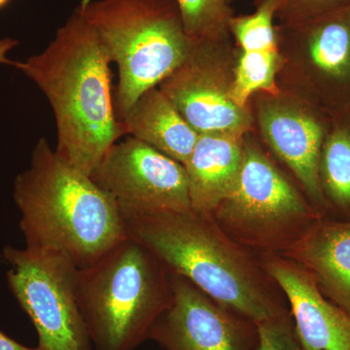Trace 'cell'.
Wrapping results in <instances>:
<instances>
[{
  "mask_svg": "<svg viewBox=\"0 0 350 350\" xmlns=\"http://www.w3.org/2000/svg\"><path fill=\"white\" fill-rule=\"evenodd\" d=\"M90 176L124 215L192 209L185 167L133 137L113 144Z\"/></svg>",
  "mask_w": 350,
  "mask_h": 350,
  "instance_id": "10",
  "label": "cell"
},
{
  "mask_svg": "<svg viewBox=\"0 0 350 350\" xmlns=\"http://www.w3.org/2000/svg\"><path fill=\"white\" fill-rule=\"evenodd\" d=\"M276 29L282 91L319 110L330 90L350 84V6Z\"/></svg>",
  "mask_w": 350,
  "mask_h": 350,
  "instance_id": "9",
  "label": "cell"
},
{
  "mask_svg": "<svg viewBox=\"0 0 350 350\" xmlns=\"http://www.w3.org/2000/svg\"><path fill=\"white\" fill-rule=\"evenodd\" d=\"M184 29L195 43L232 39L230 20L234 11L229 0H175Z\"/></svg>",
  "mask_w": 350,
  "mask_h": 350,
  "instance_id": "18",
  "label": "cell"
},
{
  "mask_svg": "<svg viewBox=\"0 0 350 350\" xmlns=\"http://www.w3.org/2000/svg\"><path fill=\"white\" fill-rule=\"evenodd\" d=\"M319 180L327 211L350 221V128L338 126L327 133L319 162Z\"/></svg>",
  "mask_w": 350,
  "mask_h": 350,
  "instance_id": "17",
  "label": "cell"
},
{
  "mask_svg": "<svg viewBox=\"0 0 350 350\" xmlns=\"http://www.w3.org/2000/svg\"><path fill=\"white\" fill-rule=\"evenodd\" d=\"M105 46L76 7L47 47L12 66L49 101L56 120L57 156L91 175L113 144L125 137L117 118Z\"/></svg>",
  "mask_w": 350,
  "mask_h": 350,
  "instance_id": "1",
  "label": "cell"
},
{
  "mask_svg": "<svg viewBox=\"0 0 350 350\" xmlns=\"http://www.w3.org/2000/svg\"><path fill=\"white\" fill-rule=\"evenodd\" d=\"M282 256L308 269L322 294L350 315V221L320 219Z\"/></svg>",
  "mask_w": 350,
  "mask_h": 350,
  "instance_id": "14",
  "label": "cell"
},
{
  "mask_svg": "<svg viewBox=\"0 0 350 350\" xmlns=\"http://www.w3.org/2000/svg\"><path fill=\"white\" fill-rule=\"evenodd\" d=\"M18 40L11 38H0V64L12 66L13 61L9 59L8 54L17 47Z\"/></svg>",
  "mask_w": 350,
  "mask_h": 350,
  "instance_id": "21",
  "label": "cell"
},
{
  "mask_svg": "<svg viewBox=\"0 0 350 350\" xmlns=\"http://www.w3.org/2000/svg\"><path fill=\"white\" fill-rule=\"evenodd\" d=\"M172 301L149 336L165 350H254L257 324L170 273Z\"/></svg>",
  "mask_w": 350,
  "mask_h": 350,
  "instance_id": "12",
  "label": "cell"
},
{
  "mask_svg": "<svg viewBox=\"0 0 350 350\" xmlns=\"http://www.w3.org/2000/svg\"><path fill=\"white\" fill-rule=\"evenodd\" d=\"M12 1V0H0V10H2V9L5 8L7 5H8L10 2Z\"/></svg>",
  "mask_w": 350,
  "mask_h": 350,
  "instance_id": "23",
  "label": "cell"
},
{
  "mask_svg": "<svg viewBox=\"0 0 350 350\" xmlns=\"http://www.w3.org/2000/svg\"><path fill=\"white\" fill-rule=\"evenodd\" d=\"M243 137L224 133L199 135L184 165L193 211L211 214L234 191L243 163Z\"/></svg>",
  "mask_w": 350,
  "mask_h": 350,
  "instance_id": "15",
  "label": "cell"
},
{
  "mask_svg": "<svg viewBox=\"0 0 350 350\" xmlns=\"http://www.w3.org/2000/svg\"><path fill=\"white\" fill-rule=\"evenodd\" d=\"M252 100L254 121L271 155L286 167L312 206L325 216L319 162L328 131L319 109L280 89L256 94Z\"/></svg>",
  "mask_w": 350,
  "mask_h": 350,
  "instance_id": "11",
  "label": "cell"
},
{
  "mask_svg": "<svg viewBox=\"0 0 350 350\" xmlns=\"http://www.w3.org/2000/svg\"><path fill=\"white\" fill-rule=\"evenodd\" d=\"M0 350H36V349L20 344L19 342L13 340L12 338L9 337L0 330Z\"/></svg>",
  "mask_w": 350,
  "mask_h": 350,
  "instance_id": "22",
  "label": "cell"
},
{
  "mask_svg": "<svg viewBox=\"0 0 350 350\" xmlns=\"http://www.w3.org/2000/svg\"><path fill=\"white\" fill-rule=\"evenodd\" d=\"M76 290L94 350H135L172 301L169 271L130 237L78 269Z\"/></svg>",
  "mask_w": 350,
  "mask_h": 350,
  "instance_id": "4",
  "label": "cell"
},
{
  "mask_svg": "<svg viewBox=\"0 0 350 350\" xmlns=\"http://www.w3.org/2000/svg\"><path fill=\"white\" fill-rule=\"evenodd\" d=\"M237 48L232 39L193 44L185 61L159 84L189 125L199 135L244 137L252 131L250 107L232 98Z\"/></svg>",
  "mask_w": 350,
  "mask_h": 350,
  "instance_id": "8",
  "label": "cell"
},
{
  "mask_svg": "<svg viewBox=\"0 0 350 350\" xmlns=\"http://www.w3.org/2000/svg\"><path fill=\"white\" fill-rule=\"evenodd\" d=\"M258 340L254 350H303L291 313L257 324Z\"/></svg>",
  "mask_w": 350,
  "mask_h": 350,
  "instance_id": "20",
  "label": "cell"
},
{
  "mask_svg": "<svg viewBox=\"0 0 350 350\" xmlns=\"http://www.w3.org/2000/svg\"><path fill=\"white\" fill-rule=\"evenodd\" d=\"M125 135L185 165L199 133L159 89L145 92L121 121Z\"/></svg>",
  "mask_w": 350,
  "mask_h": 350,
  "instance_id": "16",
  "label": "cell"
},
{
  "mask_svg": "<svg viewBox=\"0 0 350 350\" xmlns=\"http://www.w3.org/2000/svg\"><path fill=\"white\" fill-rule=\"evenodd\" d=\"M278 25H296L350 6V0H278Z\"/></svg>",
  "mask_w": 350,
  "mask_h": 350,
  "instance_id": "19",
  "label": "cell"
},
{
  "mask_svg": "<svg viewBox=\"0 0 350 350\" xmlns=\"http://www.w3.org/2000/svg\"><path fill=\"white\" fill-rule=\"evenodd\" d=\"M234 241L259 256L283 255L325 216L250 133L234 191L211 213Z\"/></svg>",
  "mask_w": 350,
  "mask_h": 350,
  "instance_id": "6",
  "label": "cell"
},
{
  "mask_svg": "<svg viewBox=\"0 0 350 350\" xmlns=\"http://www.w3.org/2000/svg\"><path fill=\"white\" fill-rule=\"evenodd\" d=\"M126 234L170 273L258 324L290 312L284 294L256 253L234 241L209 213L124 215Z\"/></svg>",
  "mask_w": 350,
  "mask_h": 350,
  "instance_id": "2",
  "label": "cell"
},
{
  "mask_svg": "<svg viewBox=\"0 0 350 350\" xmlns=\"http://www.w3.org/2000/svg\"><path fill=\"white\" fill-rule=\"evenodd\" d=\"M230 1V3H231V2L234 1V0H229Z\"/></svg>",
  "mask_w": 350,
  "mask_h": 350,
  "instance_id": "24",
  "label": "cell"
},
{
  "mask_svg": "<svg viewBox=\"0 0 350 350\" xmlns=\"http://www.w3.org/2000/svg\"><path fill=\"white\" fill-rule=\"evenodd\" d=\"M13 199L25 247L63 253L78 269L92 266L128 237L111 196L64 162L44 137L14 180Z\"/></svg>",
  "mask_w": 350,
  "mask_h": 350,
  "instance_id": "3",
  "label": "cell"
},
{
  "mask_svg": "<svg viewBox=\"0 0 350 350\" xmlns=\"http://www.w3.org/2000/svg\"><path fill=\"white\" fill-rule=\"evenodd\" d=\"M260 258L284 294L301 349L350 350V315L322 294L312 273L282 255Z\"/></svg>",
  "mask_w": 350,
  "mask_h": 350,
  "instance_id": "13",
  "label": "cell"
},
{
  "mask_svg": "<svg viewBox=\"0 0 350 350\" xmlns=\"http://www.w3.org/2000/svg\"><path fill=\"white\" fill-rule=\"evenodd\" d=\"M7 284L29 317L36 350H94L77 301L78 269L63 253L7 245Z\"/></svg>",
  "mask_w": 350,
  "mask_h": 350,
  "instance_id": "7",
  "label": "cell"
},
{
  "mask_svg": "<svg viewBox=\"0 0 350 350\" xmlns=\"http://www.w3.org/2000/svg\"><path fill=\"white\" fill-rule=\"evenodd\" d=\"M77 7L118 66L114 105L121 122L185 61L194 42L175 0H81Z\"/></svg>",
  "mask_w": 350,
  "mask_h": 350,
  "instance_id": "5",
  "label": "cell"
}]
</instances>
